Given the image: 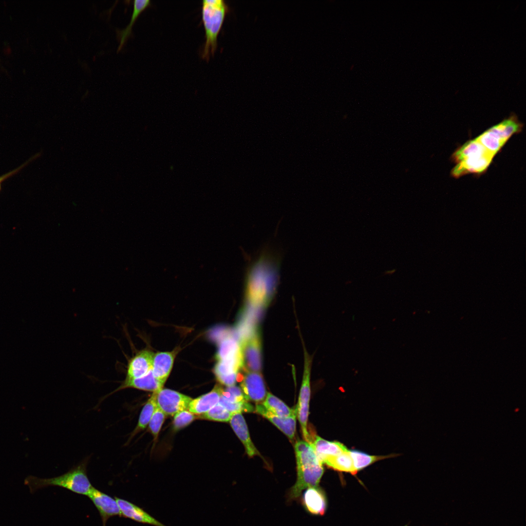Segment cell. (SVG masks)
Masks as SVG:
<instances>
[{
	"label": "cell",
	"mask_w": 526,
	"mask_h": 526,
	"mask_svg": "<svg viewBox=\"0 0 526 526\" xmlns=\"http://www.w3.org/2000/svg\"><path fill=\"white\" fill-rule=\"evenodd\" d=\"M281 257L269 248L252 261L245 275V296L249 306L263 308L272 299L280 277Z\"/></svg>",
	"instance_id": "1"
},
{
	"label": "cell",
	"mask_w": 526,
	"mask_h": 526,
	"mask_svg": "<svg viewBox=\"0 0 526 526\" xmlns=\"http://www.w3.org/2000/svg\"><path fill=\"white\" fill-rule=\"evenodd\" d=\"M297 462V481L290 489L288 499H297L302 491L310 487H318L324 470L312 446L305 441H298L295 445Z\"/></svg>",
	"instance_id": "2"
},
{
	"label": "cell",
	"mask_w": 526,
	"mask_h": 526,
	"mask_svg": "<svg viewBox=\"0 0 526 526\" xmlns=\"http://www.w3.org/2000/svg\"><path fill=\"white\" fill-rule=\"evenodd\" d=\"M494 156L475 138L469 140L453 153L452 159L456 165L451 170V175L459 178L469 173H483Z\"/></svg>",
	"instance_id": "3"
},
{
	"label": "cell",
	"mask_w": 526,
	"mask_h": 526,
	"mask_svg": "<svg viewBox=\"0 0 526 526\" xmlns=\"http://www.w3.org/2000/svg\"><path fill=\"white\" fill-rule=\"evenodd\" d=\"M31 493L49 486H57L77 494L87 495L94 488L86 472V464H81L66 473L53 478H40L33 475L27 476L24 481Z\"/></svg>",
	"instance_id": "4"
},
{
	"label": "cell",
	"mask_w": 526,
	"mask_h": 526,
	"mask_svg": "<svg viewBox=\"0 0 526 526\" xmlns=\"http://www.w3.org/2000/svg\"><path fill=\"white\" fill-rule=\"evenodd\" d=\"M228 11V6L223 0L202 1V14L206 42L202 55L207 60L216 50L218 35Z\"/></svg>",
	"instance_id": "5"
},
{
	"label": "cell",
	"mask_w": 526,
	"mask_h": 526,
	"mask_svg": "<svg viewBox=\"0 0 526 526\" xmlns=\"http://www.w3.org/2000/svg\"><path fill=\"white\" fill-rule=\"evenodd\" d=\"M311 359L304 351V365L302 381L300 390L298 402L296 408L297 417L301 425L302 434L305 441L311 443V437L307 428L310 398Z\"/></svg>",
	"instance_id": "6"
},
{
	"label": "cell",
	"mask_w": 526,
	"mask_h": 526,
	"mask_svg": "<svg viewBox=\"0 0 526 526\" xmlns=\"http://www.w3.org/2000/svg\"><path fill=\"white\" fill-rule=\"evenodd\" d=\"M243 368L246 372H259L261 368V343L254 331L245 337L240 344Z\"/></svg>",
	"instance_id": "7"
},
{
	"label": "cell",
	"mask_w": 526,
	"mask_h": 526,
	"mask_svg": "<svg viewBox=\"0 0 526 526\" xmlns=\"http://www.w3.org/2000/svg\"><path fill=\"white\" fill-rule=\"evenodd\" d=\"M192 398L177 391L162 389L157 392V406L166 415L174 416L177 413L188 409Z\"/></svg>",
	"instance_id": "8"
},
{
	"label": "cell",
	"mask_w": 526,
	"mask_h": 526,
	"mask_svg": "<svg viewBox=\"0 0 526 526\" xmlns=\"http://www.w3.org/2000/svg\"><path fill=\"white\" fill-rule=\"evenodd\" d=\"M242 368L243 362L241 352L233 357L217 361L214 372L218 381L228 387L235 384L238 371Z\"/></svg>",
	"instance_id": "9"
},
{
	"label": "cell",
	"mask_w": 526,
	"mask_h": 526,
	"mask_svg": "<svg viewBox=\"0 0 526 526\" xmlns=\"http://www.w3.org/2000/svg\"><path fill=\"white\" fill-rule=\"evenodd\" d=\"M247 401L242 389L233 385L224 389L219 403L233 414L253 412L254 408Z\"/></svg>",
	"instance_id": "10"
},
{
	"label": "cell",
	"mask_w": 526,
	"mask_h": 526,
	"mask_svg": "<svg viewBox=\"0 0 526 526\" xmlns=\"http://www.w3.org/2000/svg\"><path fill=\"white\" fill-rule=\"evenodd\" d=\"M88 496L98 511L103 526H106L108 520L115 516H121L119 506L115 498L94 488Z\"/></svg>",
	"instance_id": "11"
},
{
	"label": "cell",
	"mask_w": 526,
	"mask_h": 526,
	"mask_svg": "<svg viewBox=\"0 0 526 526\" xmlns=\"http://www.w3.org/2000/svg\"><path fill=\"white\" fill-rule=\"evenodd\" d=\"M241 386L247 400L259 403L264 400L266 389L263 377L258 372H246L242 379Z\"/></svg>",
	"instance_id": "12"
},
{
	"label": "cell",
	"mask_w": 526,
	"mask_h": 526,
	"mask_svg": "<svg viewBox=\"0 0 526 526\" xmlns=\"http://www.w3.org/2000/svg\"><path fill=\"white\" fill-rule=\"evenodd\" d=\"M154 356L148 350L138 352L128 362L125 379L138 378L146 375L152 370Z\"/></svg>",
	"instance_id": "13"
},
{
	"label": "cell",
	"mask_w": 526,
	"mask_h": 526,
	"mask_svg": "<svg viewBox=\"0 0 526 526\" xmlns=\"http://www.w3.org/2000/svg\"><path fill=\"white\" fill-rule=\"evenodd\" d=\"M114 498L119 506L121 516L145 524L166 526L134 504L116 497Z\"/></svg>",
	"instance_id": "14"
},
{
	"label": "cell",
	"mask_w": 526,
	"mask_h": 526,
	"mask_svg": "<svg viewBox=\"0 0 526 526\" xmlns=\"http://www.w3.org/2000/svg\"><path fill=\"white\" fill-rule=\"evenodd\" d=\"M255 410L258 413L269 420L289 439L294 438L296 429V412L287 417L279 416L267 410L262 403L257 404Z\"/></svg>",
	"instance_id": "15"
},
{
	"label": "cell",
	"mask_w": 526,
	"mask_h": 526,
	"mask_svg": "<svg viewBox=\"0 0 526 526\" xmlns=\"http://www.w3.org/2000/svg\"><path fill=\"white\" fill-rule=\"evenodd\" d=\"M223 388L216 385L209 392L190 401L188 410L195 414H203L219 403Z\"/></svg>",
	"instance_id": "16"
},
{
	"label": "cell",
	"mask_w": 526,
	"mask_h": 526,
	"mask_svg": "<svg viewBox=\"0 0 526 526\" xmlns=\"http://www.w3.org/2000/svg\"><path fill=\"white\" fill-rule=\"evenodd\" d=\"M302 503L305 509L314 515H323L327 507L325 495L318 487L307 488L302 496Z\"/></svg>",
	"instance_id": "17"
},
{
	"label": "cell",
	"mask_w": 526,
	"mask_h": 526,
	"mask_svg": "<svg viewBox=\"0 0 526 526\" xmlns=\"http://www.w3.org/2000/svg\"><path fill=\"white\" fill-rule=\"evenodd\" d=\"M176 354V351L154 354L152 371L155 378L162 386L171 372Z\"/></svg>",
	"instance_id": "18"
},
{
	"label": "cell",
	"mask_w": 526,
	"mask_h": 526,
	"mask_svg": "<svg viewBox=\"0 0 526 526\" xmlns=\"http://www.w3.org/2000/svg\"><path fill=\"white\" fill-rule=\"evenodd\" d=\"M230 423L233 430L243 444L248 456L252 457L259 455V452L252 442L246 423L242 413L233 414Z\"/></svg>",
	"instance_id": "19"
},
{
	"label": "cell",
	"mask_w": 526,
	"mask_h": 526,
	"mask_svg": "<svg viewBox=\"0 0 526 526\" xmlns=\"http://www.w3.org/2000/svg\"><path fill=\"white\" fill-rule=\"evenodd\" d=\"M310 445L322 464L327 458L340 454L348 450L343 444L339 442L329 441L317 435L314 437Z\"/></svg>",
	"instance_id": "20"
},
{
	"label": "cell",
	"mask_w": 526,
	"mask_h": 526,
	"mask_svg": "<svg viewBox=\"0 0 526 526\" xmlns=\"http://www.w3.org/2000/svg\"><path fill=\"white\" fill-rule=\"evenodd\" d=\"M162 386L153 376L152 370L145 376L135 379H125L114 392L126 388H132L139 390L155 392L163 389Z\"/></svg>",
	"instance_id": "21"
},
{
	"label": "cell",
	"mask_w": 526,
	"mask_h": 526,
	"mask_svg": "<svg viewBox=\"0 0 526 526\" xmlns=\"http://www.w3.org/2000/svg\"><path fill=\"white\" fill-rule=\"evenodd\" d=\"M150 4V0H134L133 9L130 23L123 29H117L116 37L119 42L117 51L122 48L128 39L132 36V27L138 16L146 7Z\"/></svg>",
	"instance_id": "22"
},
{
	"label": "cell",
	"mask_w": 526,
	"mask_h": 526,
	"mask_svg": "<svg viewBox=\"0 0 526 526\" xmlns=\"http://www.w3.org/2000/svg\"><path fill=\"white\" fill-rule=\"evenodd\" d=\"M522 124L514 114L490 129L505 143L515 133L522 131Z\"/></svg>",
	"instance_id": "23"
},
{
	"label": "cell",
	"mask_w": 526,
	"mask_h": 526,
	"mask_svg": "<svg viewBox=\"0 0 526 526\" xmlns=\"http://www.w3.org/2000/svg\"><path fill=\"white\" fill-rule=\"evenodd\" d=\"M323 463L338 471L349 472L353 475L357 472L348 450L340 454L327 458Z\"/></svg>",
	"instance_id": "24"
},
{
	"label": "cell",
	"mask_w": 526,
	"mask_h": 526,
	"mask_svg": "<svg viewBox=\"0 0 526 526\" xmlns=\"http://www.w3.org/2000/svg\"><path fill=\"white\" fill-rule=\"evenodd\" d=\"M262 404L269 412L279 416L287 417L296 412L290 408L282 400L270 393H267Z\"/></svg>",
	"instance_id": "25"
},
{
	"label": "cell",
	"mask_w": 526,
	"mask_h": 526,
	"mask_svg": "<svg viewBox=\"0 0 526 526\" xmlns=\"http://www.w3.org/2000/svg\"><path fill=\"white\" fill-rule=\"evenodd\" d=\"M159 392V391H158ZM158 392H153L147 401L141 412L137 425L132 432L130 438L133 437L140 431L146 428L157 406L156 397Z\"/></svg>",
	"instance_id": "26"
},
{
	"label": "cell",
	"mask_w": 526,
	"mask_h": 526,
	"mask_svg": "<svg viewBox=\"0 0 526 526\" xmlns=\"http://www.w3.org/2000/svg\"><path fill=\"white\" fill-rule=\"evenodd\" d=\"M241 353L240 344L233 338L227 337L220 343L216 358L217 361L233 357Z\"/></svg>",
	"instance_id": "27"
},
{
	"label": "cell",
	"mask_w": 526,
	"mask_h": 526,
	"mask_svg": "<svg viewBox=\"0 0 526 526\" xmlns=\"http://www.w3.org/2000/svg\"><path fill=\"white\" fill-rule=\"evenodd\" d=\"M349 453L352 458L354 467L357 471L376 461L393 456V455L388 456L371 455L357 450L349 451Z\"/></svg>",
	"instance_id": "28"
},
{
	"label": "cell",
	"mask_w": 526,
	"mask_h": 526,
	"mask_svg": "<svg viewBox=\"0 0 526 526\" xmlns=\"http://www.w3.org/2000/svg\"><path fill=\"white\" fill-rule=\"evenodd\" d=\"M232 415L230 412L220 403H218L207 413L200 415V416L210 420L227 422L230 421Z\"/></svg>",
	"instance_id": "29"
},
{
	"label": "cell",
	"mask_w": 526,
	"mask_h": 526,
	"mask_svg": "<svg viewBox=\"0 0 526 526\" xmlns=\"http://www.w3.org/2000/svg\"><path fill=\"white\" fill-rule=\"evenodd\" d=\"M166 415L157 405L148 424L149 430L155 438L158 436Z\"/></svg>",
	"instance_id": "30"
},
{
	"label": "cell",
	"mask_w": 526,
	"mask_h": 526,
	"mask_svg": "<svg viewBox=\"0 0 526 526\" xmlns=\"http://www.w3.org/2000/svg\"><path fill=\"white\" fill-rule=\"evenodd\" d=\"M196 418L195 414L188 410L180 411L174 415L173 427L175 430H180L188 425Z\"/></svg>",
	"instance_id": "31"
},
{
	"label": "cell",
	"mask_w": 526,
	"mask_h": 526,
	"mask_svg": "<svg viewBox=\"0 0 526 526\" xmlns=\"http://www.w3.org/2000/svg\"><path fill=\"white\" fill-rule=\"evenodd\" d=\"M37 156V155L34 156L33 157H32L30 159L28 160L26 162L24 163L23 164H22V165H21L20 167H18V168H16V169H14V170L10 171V172H7V173H6L0 176V191L1 188V184H2V182L4 181H5L7 178L10 177L12 175H13L16 174L17 173H18L24 167H25L28 163H29L30 161H31V160L32 159H34V158H36Z\"/></svg>",
	"instance_id": "32"
},
{
	"label": "cell",
	"mask_w": 526,
	"mask_h": 526,
	"mask_svg": "<svg viewBox=\"0 0 526 526\" xmlns=\"http://www.w3.org/2000/svg\"></svg>",
	"instance_id": "33"
}]
</instances>
